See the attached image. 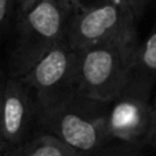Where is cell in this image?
<instances>
[{
	"label": "cell",
	"instance_id": "obj_2",
	"mask_svg": "<svg viewBox=\"0 0 156 156\" xmlns=\"http://www.w3.org/2000/svg\"><path fill=\"white\" fill-rule=\"evenodd\" d=\"M67 18L69 14L59 0H40L18 15L8 76H25L41 58L65 41Z\"/></svg>",
	"mask_w": 156,
	"mask_h": 156
},
{
	"label": "cell",
	"instance_id": "obj_17",
	"mask_svg": "<svg viewBox=\"0 0 156 156\" xmlns=\"http://www.w3.org/2000/svg\"><path fill=\"white\" fill-rule=\"evenodd\" d=\"M38 2L40 0H16V15H21V14L26 12L34 4H37Z\"/></svg>",
	"mask_w": 156,
	"mask_h": 156
},
{
	"label": "cell",
	"instance_id": "obj_11",
	"mask_svg": "<svg viewBox=\"0 0 156 156\" xmlns=\"http://www.w3.org/2000/svg\"><path fill=\"white\" fill-rule=\"evenodd\" d=\"M123 145L125 144H122V143L112 141L108 145L103 147L101 149H97L94 152H89V154H81L80 156H119Z\"/></svg>",
	"mask_w": 156,
	"mask_h": 156
},
{
	"label": "cell",
	"instance_id": "obj_1",
	"mask_svg": "<svg viewBox=\"0 0 156 156\" xmlns=\"http://www.w3.org/2000/svg\"><path fill=\"white\" fill-rule=\"evenodd\" d=\"M137 40H114L77 51V94L110 104L121 96Z\"/></svg>",
	"mask_w": 156,
	"mask_h": 156
},
{
	"label": "cell",
	"instance_id": "obj_15",
	"mask_svg": "<svg viewBox=\"0 0 156 156\" xmlns=\"http://www.w3.org/2000/svg\"><path fill=\"white\" fill-rule=\"evenodd\" d=\"M144 147H137V145H129V144H125L123 148H122L119 156H143L141 152H143Z\"/></svg>",
	"mask_w": 156,
	"mask_h": 156
},
{
	"label": "cell",
	"instance_id": "obj_7",
	"mask_svg": "<svg viewBox=\"0 0 156 156\" xmlns=\"http://www.w3.org/2000/svg\"><path fill=\"white\" fill-rule=\"evenodd\" d=\"M154 123L152 103L121 94L105 111V130L111 141L147 147Z\"/></svg>",
	"mask_w": 156,
	"mask_h": 156
},
{
	"label": "cell",
	"instance_id": "obj_6",
	"mask_svg": "<svg viewBox=\"0 0 156 156\" xmlns=\"http://www.w3.org/2000/svg\"><path fill=\"white\" fill-rule=\"evenodd\" d=\"M37 118L38 105L30 86L22 77L7 76L2 104V134L5 151L29 140Z\"/></svg>",
	"mask_w": 156,
	"mask_h": 156
},
{
	"label": "cell",
	"instance_id": "obj_16",
	"mask_svg": "<svg viewBox=\"0 0 156 156\" xmlns=\"http://www.w3.org/2000/svg\"><path fill=\"white\" fill-rule=\"evenodd\" d=\"M4 81L5 76L0 73V154L4 152V145H3V134H2V104H3V89H4Z\"/></svg>",
	"mask_w": 156,
	"mask_h": 156
},
{
	"label": "cell",
	"instance_id": "obj_8",
	"mask_svg": "<svg viewBox=\"0 0 156 156\" xmlns=\"http://www.w3.org/2000/svg\"><path fill=\"white\" fill-rule=\"evenodd\" d=\"M156 89V23L133 55L126 85L121 94L151 101Z\"/></svg>",
	"mask_w": 156,
	"mask_h": 156
},
{
	"label": "cell",
	"instance_id": "obj_14",
	"mask_svg": "<svg viewBox=\"0 0 156 156\" xmlns=\"http://www.w3.org/2000/svg\"><path fill=\"white\" fill-rule=\"evenodd\" d=\"M149 2H151V0H130L133 12H134V15L137 19L144 14V11H145V8H147V5H148Z\"/></svg>",
	"mask_w": 156,
	"mask_h": 156
},
{
	"label": "cell",
	"instance_id": "obj_19",
	"mask_svg": "<svg viewBox=\"0 0 156 156\" xmlns=\"http://www.w3.org/2000/svg\"><path fill=\"white\" fill-rule=\"evenodd\" d=\"M0 156H8V151H4V152H2V154H0Z\"/></svg>",
	"mask_w": 156,
	"mask_h": 156
},
{
	"label": "cell",
	"instance_id": "obj_3",
	"mask_svg": "<svg viewBox=\"0 0 156 156\" xmlns=\"http://www.w3.org/2000/svg\"><path fill=\"white\" fill-rule=\"evenodd\" d=\"M107 107L77 94L60 105L38 111L37 126L78 154H89L112 143L105 130Z\"/></svg>",
	"mask_w": 156,
	"mask_h": 156
},
{
	"label": "cell",
	"instance_id": "obj_10",
	"mask_svg": "<svg viewBox=\"0 0 156 156\" xmlns=\"http://www.w3.org/2000/svg\"><path fill=\"white\" fill-rule=\"evenodd\" d=\"M16 14V0H0V33Z\"/></svg>",
	"mask_w": 156,
	"mask_h": 156
},
{
	"label": "cell",
	"instance_id": "obj_5",
	"mask_svg": "<svg viewBox=\"0 0 156 156\" xmlns=\"http://www.w3.org/2000/svg\"><path fill=\"white\" fill-rule=\"evenodd\" d=\"M77 51L62 41L41 58L23 81L34 93L38 111H45L77 96Z\"/></svg>",
	"mask_w": 156,
	"mask_h": 156
},
{
	"label": "cell",
	"instance_id": "obj_18",
	"mask_svg": "<svg viewBox=\"0 0 156 156\" xmlns=\"http://www.w3.org/2000/svg\"><path fill=\"white\" fill-rule=\"evenodd\" d=\"M105 2L114 3V4L119 5V7L123 8V10L132 11V12H133V8H132V4H130V0H105ZM133 14H134V12H133Z\"/></svg>",
	"mask_w": 156,
	"mask_h": 156
},
{
	"label": "cell",
	"instance_id": "obj_9",
	"mask_svg": "<svg viewBox=\"0 0 156 156\" xmlns=\"http://www.w3.org/2000/svg\"><path fill=\"white\" fill-rule=\"evenodd\" d=\"M77 151L59 141L56 137L41 133L34 138L8 151V156H80Z\"/></svg>",
	"mask_w": 156,
	"mask_h": 156
},
{
	"label": "cell",
	"instance_id": "obj_4",
	"mask_svg": "<svg viewBox=\"0 0 156 156\" xmlns=\"http://www.w3.org/2000/svg\"><path fill=\"white\" fill-rule=\"evenodd\" d=\"M136 21L132 11L101 0L69 15L65 41L74 51H82L107 41L137 40Z\"/></svg>",
	"mask_w": 156,
	"mask_h": 156
},
{
	"label": "cell",
	"instance_id": "obj_13",
	"mask_svg": "<svg viewBox=\"0 0 156 156\" xmlns=\"http://www.w3.org/2000/svg\"><path fill=\"white\" fill-rule=\"evenodd\" d=\"M152 111H154V123H152V132H151V137H149V145L156 151V89L152 96Z\"/></svg>",
	"mask_w": 156,
	"mask_h": 156
},
{
	"label": "cell",
	"instance_id": "obj_12",
	"mask_svg": "<svg viewBox=\"0 0 156 156\" xmlns=\"http://www.w3.org/2000/svg\"><path fill=\"white\" fill-rule=\"evenodd\" d=\"M59 2H60V4L63 5V8L66 10V12H67L69 15H71V14L80 11L81 8L85 5L82 3V0H59Z\"/></svg>",
	"mask_w": 156,
	"mask_h": 156
}]
</instances>
